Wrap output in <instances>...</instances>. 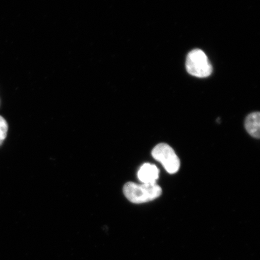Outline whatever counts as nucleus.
Wrapping results in <instances>:
<instances>
[{
  "label": "nucleus",
  "instance_id": "obj_6",
  "mask_svg": "<svg viewBox=\"0 0 260 260\" xmlns=\"http://www.w3.org/2000/svg\"><path fill=\"white\" fill-rule=\"evenodd\" d=\"M8 132V124L6 120L0 116V145L2 144L7 137Z\"/></svg>",
  "mask_w": 260,
  "mask_h": 260
},
{
  "label": "nucleus",
  "instance_id": "obj_5",
  "mask_svg": "<svg viewBox=\"0 0 260 260\" xmlns=\"http://www.w3.org/2000/svg\"><path fill=\"white\" fill-rule=\"evenodd\" d=\"M245 128L253 138H259L260 136V114L253 112L250 114L245 120Z\"/></svg>",
  "mask_w": 260,
  "mask_h": 260
},
{
  "label": "nucleus",
  "instance_id": "obj_2",
  "mask_svg": "<svg viewBox=\"0 0 260 260\" xmlns=\"http://www.w3.org/2000/svg\"><path fill=\"white\" fill-rule=\"evenodd\" d=\"M186 67L188 73L197 77H209L213 71L209 58L200 49H194L188 54Z\"/></svg>",
  "mask_w": 260,
  "mask_h": 260
},
{
  "label": "nucleus",
  "instance_id": "obj_1",
  "mask_svg": "<svg viewBox=\"0 0 260 260\" xmlns=\"http://www.w3.org/2000/svg\"><path fill=\"white\" fill-rule=\"evenodd\" d=\"M123 191L130 202L135 204L153 201L162 193L161 188L157 183L138 184L133 182L126 183Z\"/></svg>",
  "mask_w": 260,
  "mask_h": 260
},
{
  "label": "nucleus",
  "instance_id": "obj_4",
  "mask_svg": "<svg viewBox=\"0 0 260 260\" xmlns=\"http://www.w3.org/2000/svg\"><path fill=\"white\" fill-rule=\"evenodd\" d=\"M138 176L144 184L156 183L159 177V170L154 165L145 164L140 168Z\"/></svg>",
  "mask_w": 260,
  "mask_h": 260
},
{
  "label": "nucleus",
  "instance_id": "obj_3",
  "mask_svg": "<svg viewBox=\"0 0 260 260\" xmlns=\"http://www.w3.org/2000/svg\"><path fill=\"white\" fill-rule=\"evenodd\" d=\"M151 154L155 160L161 162L168 173H176L180 169V159L170 145L158 144L152 149Z\"/></svg>",
  "mask_w": 260,
  "mask_h": 260
}]
</instances>
